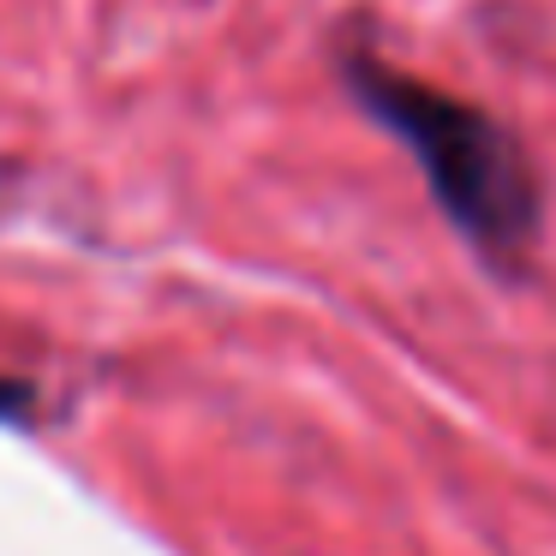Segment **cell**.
I'll return each mask as SVG.
<instances>
[{
  "instance_id": "obj_1",
  "label": "cell",
  "mask_w": 556,
  "mask_h": 556,
  "mask_svg": "<svg viewBox=\"0 0 556 556\" xmlns=\"http://www.w3.org/2000/svg\"><path fill=\"white\" fill-rule=\"evenodd\" d=\"M348 90L413 150L437 210L479 252V264L520 276L539 245V174L520 138L484 109L395 73L377 54H348Z\"/></svg>"
},
{
  "instance_id": "obj_2",
  "label": "cell",
  "mask_w": 556,
  "mask_h": 556,
  "mask_svg": "<svg viewBox=\"0 0 556 556\" xmlns=\"http://www.w3.org/2000/svg\"><path fill=\"white\" fill-rule=\"evenodd\" d=\"M18 407H25V389H18V383H0V419H13Z\"/></svg>"
}]
</instances>
